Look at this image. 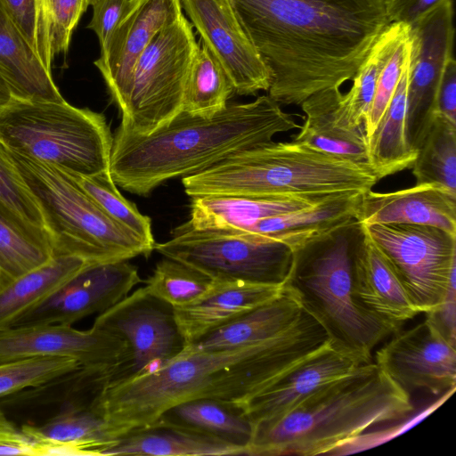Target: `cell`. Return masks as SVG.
I'll return each mask as SVG.
<instances>
[{"mask_svg": "<svg viewBox=\"0 0 456 456\" xmlns=\"http://www.w3.org/2000/svg\"><path fill=\"white\" fill-rule=\"evenodd\" d=\"M413 411L408 393L377 363H364L281 418L256 426L246 455H331L370 428Z\"/></svg>", "mask_w": 456, "mask_h": 456, "instance_id": "4", "label": "cell"}, {"mask_svg": "<svg viewBox=\"0 0 456 456\" xmlns=\"http://www.w3.org/2000/svg\"><path fill=\"white\" fill-rule=\"evenodd\" d=\"M142 281L137 267L128 260L89 264L21 314L12 327L72 326L87 316L108 310Z\"/></svg>", "mask_w": 456, "mask_h": 456, "instance_id": "14", "label": "cell"}, {"mask_svg": "<svg viewBox=\"0 0 456 456\" xmlns=\"http://www.w3.org/2000/svg\"><path fill=\"white\" fill-rule=\"evenodd\" d=\"M20 428L35 444L69 445L83 455H101L117 440L107 420L94 408L69 411L41 425Z\"/></svg>", "mask_w": 456, "mask_h": 456, "instance_id": "33", "label": "cell"}, {"mask_svg": "<svg viewBox=\"0 0 456 456\" xmlns=\"http://www.w3.org/2000/svg\"><path fill=\"white\" fill-rule=\"evenodd\" d=\"M329 339L305 309L291 327L265 340L215 350L186 345L151 372L110 381L94 408L117 439L153 425L168 408L192 399H214L241 410Z\"/></svg>", "mask_w": 456, "mask_h": 456, "instance_id": "2", "label": "cell"}, {"mask_svg": "<svg viewBox=\"0 0 456 456\" xmlns=\"http://www.w3.org/2000/svg\"><path fill=\"white\" fill-rule=\"evenodd\" d=\"M436 114L456 124V61L451 57L444 69L436 97Z\"/></svg>", "mask_w": 456, "mask_h": 456, "instance_id": "47", "label": "cell"}, {"mask_svg": "<svg viewBox=\"0 0 456 456\" xmlns=\"http://www.w3.org/2000/svg\"><path fill=\"white\" fill-rule=\"evenodd\" d=\"M93 326L119 337L127 346V357L110 381L151 372L186 346L174 307L144 286L99 314Z\"/></svg>", "mask_w": 456, "mask_h": 456, "instance_id": "12", "label": "cell"}, {"mask_svg": "<svg viewBox=\"0 0 456 456\" xmlns=\"http://www.w3.org/2000/svg\"><path fill=\"white\" fill-rule=\"evenodd\" d=\"M182 15L181 0H129L122 19L94 61L116 105L140 55L160 30Z\"/></svg>", "mask_w": 456, "mask_h": 456, "instance_id": "19", "label": "cell"}, {"mask_svg": "<svg viewBox=\"0 0 456 456\" xmlns=\"http://www.w3.org/2000/svg\"><path fill=\"white\" fill-rule=\"evenodd\" d=\"M298 294L285 283L282 294L189 344L202 350L241 346L273 338L291 327L304 312Z\"/></svg>", "mask_w": 456, "mask_h": 456, "instance_id": "28", "label": "cell"}, {"mask_svg": "<svg viewBox=\"0 0 456 456\" xmlns=\"http://www.w3.org/2000/svg\"><path fill=\"white\" fill-rule=\"evenodd\" d=\"M297 127L291 115L268 95L227 104L209 118L181 110L147 135L117 128L110 173L125 191L147 196L167 180L200 172L238 151L270 142L275 134Z\"/></svg>", "mask_w": 456, "mask_h": 456, "instance_id": "3", "label": "cell"}, {"mask_svg": "<svg viewBox=\"0 0 456 456\" xmlns=\"http://www.w3.org/2000/svg\"><path fill=\"white\" fill-rule=\"evenodd\" d=\"M13 98V94L3 76L0 74V106L7 103Z\"/></svg>", "mask_w": 456, "mask_h": 456, "instance_id": "51", "label": "cell"}, {"mask_svg": "<svg viewBox=\"0 0 456 456\" xmlns=\"http://www.w3.org/2000/svg\"><path fill=\"white\" fill-rule=\"evenodd\" d=\"M77 185L114 221L123 225L154 250L151 218L118 190L110 173L84 176L69 174Z\"/></svg>", "mask_w": 456, "mask_h": 456, "instance_id": "39", "label": "cell"}, {"mask_svg": "<svg viewBox=\"0 0 456 456\" xmlns=\"http://www.w3.org/2000/svg\"><path fill=\"white\" fill-rule=\"evenodd\" d=\"M246 450L221 439L190 430L154 424L118 437L101 455L224 456Z\"/></svg>", "mask_w": 456, "mask_h": 456, "instance_id": "29", "label": "cell"}, {"mask_svg": "<svg viewBox=\"0 0 456 456\" xmlns=\"http://www.w3.org/2000/svg\"><path fill=\"white\" fill-rule=\"evenodd\" d=\"M356 219L363 225L422 224L456 234V196L436 184L362 194Z\"/></svg>", "mask_w": 456, "mask_h": 456, "instance_id": "22", "label": "cell"}, {"mask_svg": "<svg viewBox=\"0 0 456 456\" xmlns=\"http://www.w3.org/2000/svg\"><path fill=\"white\" fill-rule=\"evenodd\" d=\"M363 226L419 312L439 306L455 282L456 234L422 224Z\"/></svg>", "mask_w": 456, "mask_h": 456, "instance_id": "11", "label": "cell"}, {"mask_svg": "<svg viewBox=\"0 0 456 456\" xmlns=\"http://www.w3.org/2000/svg\"><path fill=\"white\" fill-rule=\"evenodd\" d=\"M0 444H33L20 427L11 420L0 408Z\"/></svg>", "mask_w": 456, "mask_h": 456, "instance_id": "49", "label": "cell"}, {"mask_svg": "<svg viewBox=\"0 0 456 456\" xmlns=\"http://www.w3.org/2000/svg\"><path fill=\"white\" fill-rule=\"evenodd\" d=\"M341 96L339 89H330L304 101L300 106L305 119L293 141L333 157L368 165L365 127H354L346 122L340 112Z\"/></svg>", "mask_w": 456, "mask_h": 456, "instance_id": "24", "label": "cell"}, {"mask_svg": "<svg viewBox=\"0 0 456 456\" xmlns=\"http://www.w3.org/2000/svg\"><path fill=\"white\" fill-rule=\"evenodd\" d=\"M271 73L270 96L301 105L352 80L389 24L384 0H227Z\"/></svg>", "mask_w": 456, "mask_h": 456, "instance_id": "1", "label": "cell"}, {"mask_svg": "<svg viewBox=\"0 0 456 456\" xmlns=\"http://www.w3.org/2000/svg\"><path fill=\"white\" fill-rule=\"evenodd\" d=\"M154 424L216 437L244 448L246 453L254 431L251 422L240 409L208 398L177 403L166 410Z\"/></svg>", "mask_w": 456, "mask_h": 456, "instance_id": "31", "label": "cell"}, {"mask_svg": "<svg viewBox=\"0 0 456 456\" xmlns=\"http://www.w3.org/2000/svg\"><path fill=\"white\" fill-rule=\"evenodd\" d=\"M117 368L84 366L0 398V408L19 427L38 426L74 411L94 408Z\"/></svg>", "mask_w": 456, "mask_h": 456, "instance_id": "20", "label": "cell"}, {"mask_svg": "<svg viewBox=\"0 0 456 456\" xmlns=\"http://www.w3.org/2000/svg\"><path fill=\"white\" fill-rule=\"evenodd\" d=\"M324 198L236 195L192 197L191 218L186 223L196 230L240 232L261 219L309 207Z\"/></svg>", "mask_w": 456, "mask_h": 456, "instance_id": "26", "label": "cell"}, {"mask_svg": "<svg viewBox=\"0 0 456 456\" xmlns=\"http://www.w3.org/2000/svg\"><path fill=\"white\" fill-rule=\"evenodd\" d=\"M406 133L417 151L436 115V97L447 61L453 56V5L446 0L409 26Z\"/></svg>", "mask_w": 456, "mask_h": 456, "instance_id": "13", "label": "cell"}, {"mask_svg": "<svg viewBox=\"0 0 456 456\" xmlns=\"http://www.w3.org/2000/svg\"><path fill=\"white\" fill-rule=\"evenodd\" d=\"M213 280L177 260L164 256L144 281L147 291L173 307L186 305L204 294Z\"/></svg>", "mask_w": 456, "mask_h": 456, "instance_id": "40", "label": "cell"}, {"mask_svg": "<svg viewBox=\"0 0 456 456\" xmlns=\"http://www.w3.org/2000/svg\"><path fill=\"white\" fill-rule=\"evenodd\" d=\"M368 165L333 157L294 141L238 151L182 178L188 196L236 195L322 199L366 191L379 183Z\"/></svg>", "mask_w": 456, "mask_h": 456, "instance_id": "5", "label": "cell"}, {"mask_svg": "<svg viewBox=\"0 0 456 456\" xmlns=\"http://www.w3.org/2000/svg\"><path fill=\"white\" fill-rule=\"evenodd\" d=\"M89 264L75 256H53L45 264L1 289L0 330L12 328L21 314L55 292Z\"/></svg>", "mask_w": 456, "mask_h": 456, "instance_id": "32", "label": "cell"}, {"mask_svg": "<svg viewBox=\"0 0 456 456\" xmlns=\"http://www.w3.org/2000/svg\"><path fill=\"white\" fill-rule=\"evenodd\" d=\"M3 149L41 210L53 256L96 264L151 254V248L110 217L68 173Z\"/></svg>", "mask_w": 456, "mask_h": 456, "instance_id": "7", "label": "cell"}, {"mask_svg": "<svg viewBox=\"0 0 456 456\" xmlns=\"http://www.w3.org/2000/svg\"><path fill=\"white\" fill-rule=\"evenodd\" d=\"M182 7L230 77L236 94L268 91L271 73L240 26L227 0H181Z\"/></svg>", "mask_w": 456, "mask_h": 456, "instance_id": "16", "label": "cell"}, {"mask_svg": "<svg viewBox=\"0 0 456 456\" xmlns=\"http://www.w3.org/2000/svg\"><path fill=\"white\" fill-rule=\"evenodd\" d=\"M52 256L48 240L30 232L0 208V290Z\"/></svg>", "mask_w": 456, "mask_h": 456, "instance_id": "37", "label": "cell"}, {"mask_svg": "<svg viewBox=\"0 0 456 456\" xmlns=\"http://www.w3.org/2000/svg\"><path fill=\"white\" fill-rule=\"evenodd\" d=\"M363 236V225L354 218L293 248L286 284L335 346L371 362L373 349L399 330L356 299L354 263Z\"/></svg>", "mask_w": 456, "mask_h": 456, "instance_id": "6", "label": "cell"}, {"mask_svg": "<svg viewBox=\"0 0 456 456\" xmlns=\"http://www.w3.org/2000/svg\"><path fill=\"white\" fill-rule=\"evenodd\" d=\"M0 455H37L36 444H0Z\"/></svg>", "mask_w": 456, "mask_h": 456, "instance_id": "50", "label": "cell"}, {"mask_svg": "<svg viewBox=\"0 0 456 456\" xmlns=\"http://www.w3.org/2000/svg\"><path fill=\"white\" fill-rule=\"evenodd\" d=\"M455 282H452L442 304L426 313V318L452 344L455 345Z\"/></svg>", "mask_w": 456, "mask_h": 456, "instance_id": "48", "label": "cell"}, {"mask_svg": "<svg viewBox=\"0 0 456 456\" xmlns=\"http://www.w3.org/2000/svg\"><path fill=\"white\" fill-rule=\"evenodd\" d=\"M1 1L10 17L37 54V0Z\"/></svg>", "mask_w": 456, "mask_h": 456, "instance_id": "45", "label": "cell"}, {"mask_svg": "<svg viewBox=\"0 0 456 456\" xmlns=\"http://www.w3.org/2000/svg\"><path fill=\"white\" fill-rule=\"evenodd\" d=\"M362 193L354 191L330 195L309 207L261 219L245 230L224 232L246 235L259 240L281 241L293 249L314 237L356 218Z\"/></svg>", "mask_w": 456, "mask_h": 456, "instance_id": "25", "label": "cell"}, {"mask_svg": "<svg viewBox=\"0 0 456 456\" xmlns=\"http://www.w3.org/2000/svg\"><path fill=\"white\" fill-rule=\"evenodd\" d=\"M154 250L212 280L265 284H285L293 261L291 248L283 242L217 230H196L187 223L177 226L169 240L156 243Z\"/></svg>", "mask_w": 456, "mask_h": 456, "instance_id": "10", "label": "cell"}, {"mask_svg": "<svg viewBox=\"0 0 456 456\" xmlns=\"http://www.w3.org/2000/svg\"><path fill=\"white\" fill-rule=\"evenodd\" d=\"M0 208L28 231L50 242L37 201L1 145Z\"/></svg>", "mask_w": 456, "mask_h": 456, "instance_id": "41", "label": "cell"}, {"mask_svg": "<svg viewBox=\"0 0 456 456\" xmlns=\"http://www.w3.org/2000/svg\"><path fill=\"white\" fill-rule=\"evenodd\" d=\"M409 48L407 37L398 45L381 70L374 98L364 123L366 137L375 129L395 94L408 59Z\"/></svg>", "mask_w": 456, "mask_h": 456, "instance_id": "43", "label": "cell"}, {"mask_svg": "<svg viewBox=\"0 0 456 456\" xmlns=\"http://www.w3.org/2000/svg\"><path fill=\"white\" fill-rule=\"evenodd\" d=\"M365 362L330 339L306 356L241 409L253 428L275 420L325 386Z\"/></svg>", "mask_w": 456, "mask_h": 456, "instance_id": "18", "label": "cell"}, {"mask_svg": "<svg viewBox=\"0 0 456 456\" xmlns=\"http://www.w3.org/2000/svg\"><path fill=\"white\" fill-rule=\"evenodd\" d=\"M285 284L213 280L208 289L193 302L174 307L186 345L263 305L284 291Z\"/></svg>", "mask_w": 456, "mask_h": 456, "instance_id": "21", "label": "cell"}, {"mask_svg": "<svg viewBox=\"0 0 456 456\" xmlns=\"http://www.w3.org/2000/svg\"><path fill=\"white\" fill-rule=\"evenodd\" d=\"M375 353L377 363L411 395L416 390L433 395L454 391L455 345L426 318L411 329L399 330Z\"/></svg>", "mask_w": 456, "mask_h": 456, "instance_id": "15", "label": "cell"}, {"mask_svg": "<svg viewBox=\"0 0 456 456\" xmlns=\"http://www.w3.org/2000/svg\"><path fill=\"white\" fill-rule=\"evenodd\" d=\"M197 48L192 24L183 15L152 38L117 104L121 114L118 128L147 135L182 110L185 82Z\"/></svg>", "mask_w": 456, "mask_h": 456, "instance_id": "9", "label": "cell"}, {"mask_svg": "<svg viewBox=\"0 0 456 456\" xmlns=\"http://www.w3.org/2000/svg\"><path fill=\"white\" fill-rule=\"evenodd\" d=\"M128 3L129 0H96L92 5L93 17L87 28L96 34L101 48L109 41Z\"/></svg>", "mask_w": 456, "mask_h": 456, "instance_id": "44", "label": "cell"}, {"mask_svg": "<svg viewBox=\"0 0 456 456\" xmlns=\"http://www.w3.org/2000/svg\"><path fill=\"white\" fill-rule=\"evenodd\" d=\"M354 287L356 299L364 308L397 330L420 314L365 228L354 256Z\"/></svg>", "mask_w": 456, "mask_h": 456, "instance_id": "23", "label": "cell"}, {"mask_svg": "<svg viewBox=\"0 0 456 456\" xmlns=\"http://www.w3.org/2000/svg\"><path fill=\"white\" fill-rule=\"evenodd\" d=\"M234 92L230 77L200 39L186 78L182 110L209 118L227 106Z\"/></svg>", "mask_w": 456, "mask_h": 456, "instance_id": "35", "label": "cell"}, {"mask_svg": "<svg viewBox=\"0 0 456 456\" xmlns=\"http://www.w3.org/2000/svg\"><path fill=\"white\" fill-rule=\"evenodd\" d=\"M0 74L13 97L32 101L65 99L36 52L0 0Z\"/></svg>", "mask_w": 456, "mask_h": 456, "instance_id": "27", "label": "cell"}, {"mask_svg": "<svg viewBox=\"0 0 456 456\" xmlns=\"http://www.w3.org/2000/svg\"><path fill=\"white\" fill-rule=\"evenodd\" d=\"M81 366L75 359L33 356L0 362V398L42 385Z\"/></svg>", "mask_w": 456, "mask_h": 456, "instance_id": "42", "label": "cell"}, {"mask_svg": "<svg viewBox=\"0 0 456 456\" xmlns=\"http://www.w3.org/2000/svg\"><path fill=\"white\" fill-rule=\"evenodd\" d=\"M408 65L409 55L387 108L367 136L368 165L379 180L411 167L417 156L406 133Z\"/></svg>", "mask_w": 456, "mask_h": 456, "instance_id": "30", "label": "cell"}, {"mask_svg": "<svg viewBox=\"0 0 456 456\" xmlns=\"http://www.w3.org/2000/svg\"><path fill=\"white\" fill-rule=\"evenodd\" d=\"M411 168L416 184H436L456 196V124L436 114Z\"/></svg>", "mask_w": 456, "mask_h": 456, "instance_id": "36", "label": "cell"}, {"mask_svg": "<svg viewBox=\"0 0 456 456\" xmlns=\"http://www.w3.org/2000/svg\"><path fill=\"white\" fill-rule=\"evenodd\" d=\"M408 32L407 25L389 23L370 47L352 78L351 88L341 96L340 112L350 126H364L381 70L398 45L408 37Z\"/></svg>", "mask_w": 456, "mask_h": 456, "instance_id": "34", "label": "cell"}, {"mask_svg": "<svg viewBox=\"0 0 456 456\" xmlns=\"http://www.w3.org/2000/svg\"><path fill=\"white\" fill-rule=\"evenodd\" d=\"M96 0H37V55L52 72L56 54L67 53L81 16Z\"/></svg>", "mask_w": 456, "mask_h": 456, "instance_id": "38", "label": "cell"}, {"mask_svg": "<svg viewBox=\"0 0 456 456\" xmlns=\"http://www.w3.org/2000/svg\"><path fill=\"white\" fill-rule=\"evenodd\" d=\"M113 134L102 113L13 97L0 106V144L70 175L110 172Z\"/></svg>", "mask_w": 456, "mask_h": 456, "instance_id": "8", "label": "cell"}, {"mask_svg": "<svg viewBox=\"0 0 456 456\" xmlns=\"http://www.w3.org/2000/svg\"><path fill=\"white\" fill-rule=\"evenodd\" d=\"M446 0H384L389 23H403L408 27Z\"/></svg>", "mask_w": 456, "mask_h": 456, "instance_id": "46", "label": "cell"}, {"mask_svg": "<svg viewBox=\"0 0 456 456\" xmlns=\"http://www.w3.org/2000/svg\"><path fill=\"white\" fill-rule=\"evenodd\" d=\"M127 354L122 338L94 326L86 330L64 324L0 330V362L33 356H59L73 358L84 366L118 368Z\"/></svg>", "mask_w": 456, "mask_h": 456, "instance_id": "17", "label": "cell"}]
</instances>
